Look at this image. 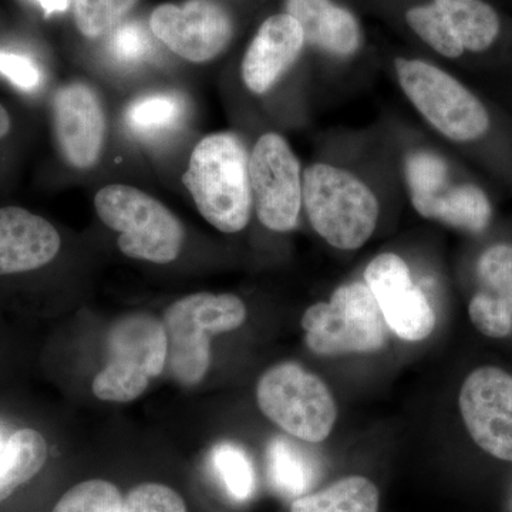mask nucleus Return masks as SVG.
Here are the masks:
<instances>
[{
    "instance_id": "nucleus-1",
    "label": "nucleus",
    "mask_w": 512,
    "mask_h": 512,
    "mask_svg": "<svg viewBox=\"0 0 512 512\" xmlns=\"http://www.w3.org/2000/svg\"><path fill=\"white\" fill-rule=\"evenodd\" d=\"M183 184L202 217L225 234H237L251 220L249 156L237 134H210L195 146Z\"/></svg>"
},
{
    "instance_id": "nucleus-2",
    "label": "nucleus",
    "mask_w": 512,
    "mask_h": 512,
    "mask_svg": "<svg viewBox=\"0 0 512 512\" xmlns=\"http://www.w3.org/2000/svg\"><path fill=\"white\" fill-rule=\"evenodd\" d=\"M247 306L232 293L201 292L185 296L165 309L167 367L184 386L204 379L211 365V338L241 328Z\"/></svg>"
},
{
    "instance_id": "nucleus-3",
    "label": "nucleus",
    "mask_w": 512,
    "mask_h": 512,
    "mask_svg": "<svg viewBox=\"0 0 512 512\" xmlns=\"http://www.w3.org/2000/svg\"><path fill=\"white\" fill-rule=\"evenodd\" d=\"M302 205L313 229L345 251L363 247L375 232L379 201L363 181L328 164L303 171Z\"/></svg>"
},
{
    "instance_id": "nucleus-4",
    "label": "nucleus",
    "mask_w": 512,
    "mask_h": 512,
    "mask_svg": "<svg viewBox=\"0 0 512 512\" xmlns=\"http://www.w3.org/2000/svg\"><path fill=\"white\" fill-rule=\"evenodd\" d=\"M97 215L119 232L120 251L128 258L170 264L181 254L184 227L180 220L147 192L111 184L94 198Z\"/></svg>"
},
{
    "instance_id": "nucleus-5",
    "label": "nucleus",
    "mask_w": 512,
    "mask_h": 512,
    "mask_svg": "<svg viewBox=\"0 0 512 512\" xmlns=\"http://www.w3.org/2000/svg\"><path fill=\"white\" fill-rule=\"evenodd\" d=\"M107 350L109 363L93 380L94 396L103 402H133L167 365L163 320L148 313L117 319L107 333Z\"/></svg>"
},
{
    "instance_id": "nucleus-6",
    "label": "nucleus",
    "mask_w": 512,
    "mask_h": 512,
    "mask_svg": "<svg viewBox=\"0 0 512 512\" xmlns=\"http://www.w3.org/2000/svg\"><path fill=\"white\" fill-rule=\"evenodd\" d=\"M259 409L285 433L318 444L332 433L338 406L320 377L293 362L266 370L256 387Z\"/></svg>"
},
{
    "instance_id": "nucleus-7",
    "label": "nucleus",
    "mask_w": 512,
    "mask_h": 512,
    "mask_svg": "<svg viewBox=\"0 0 512 512\" xmlns=\"http://www.w3.org/2000/svg\"><path fill=\"white\" fill-rule=\"evenodd\" d=\"M305 342L319 356L377 352L386 345V322L369 286H339L329 302H319L302 316Z\"/></svg>"
},
{
    "instance_id": "nucleus-8",
    "label": "nucleus",
    "mask_w": 512,
    "mask_h": 512,
    "mask_svg": "<svg viewBox=\"0 0 512 512\" xmlns=\"http://www.w3.org/2000/svg\"><path fill=\"white\" fill-rule=\"evenodd\" d=\"M403 92L431 126L450 140H477L490 117L480 100L450 74L423 60H394Z\"/></svg>"
},
{
    "instance_id": "nucleus-9",
    "label": "nucleus",
    "mask_w": 512,
    "mask_h": 512,
    "mask_svg": "<svg viewBox=\"0 0 512 512\" xmlns=\"http://www.w3.org/2000/svg\"><path fill=\"white\" fill-rule=\"evenodd\" d=\"M249 183L258 220L275 232L296 227L302 208L301 165L279 134L256 141L249 157Z\"/></svg>"
},
{
    "instance_id": "nucleus-10",
    "label": "nucleus",
    "mask_w": 512,
    "mask_h": 512,
    "mask_svg": "<svg viewBox=\"0 0 512 512\" xmlns=\"http://www.w3.org/2000/svg\"><path fill=\"white\" fill-rule=\"evenodd\" d=\"M458 406L474 443L512 463V375L500 367H478L464 380Z\"/></svg>"
},
{
    "instance_id": "nucleus-11",
    "label": "nucleus",
    "mask_w": 512,
    "mask_h": 512,
    "mask_svg": "<svg viewBox=\"0 0 512 512\" xmlns=\"http://www.w3.org/2000/svg\"><path fill=\"white\" fill-rule=\"evenodd\" d=\"M150 28L175 55L192 63L210 62L220 56L234 33L231 16L214 0L158 6L151 13Z\"/></svg>"
},
{
    "instance_id": "nucleus-12",
    "label": "nucleus",
    "mask_w": 512,
    "mask_h": 512,
    "mask_svg": "<svg viewBox=\"0 0 512 512\" xmlns=\"http://www.w3.org/2000/svg\"><path fill=\"white\" fill-rule=\"evenodd\" d=\"M365 281L384 322L400 339L420 342L429 338L436 328V312L399 255L376 256L367 265Z\"/></svg>"
},
{
    "instance_id": "nucleus-13",
    "label": "nucleus",
    "mask_w": 512,
    "mask_h": 512,
    "mask_svg": "<svg viewBox=\"0 0 512 512\" xmlns=\"http://www.w3.org/2000/svg\"><path fill=\"white\" fill-rule=\"evenodd\" d=\"M53 127L64 160L79 170L100 160L106 137V114L100 97L84 83H70L53 100Z\"/></svg>"
},
{
    "instance_id": "nucleus-14",
    "label": "nucleus",
    "mask_w": 512,
    "mask_h": 512,
    "mask_svg": "<svg viewBox=\"0 0 512 512\" xmlns=\"http://www.w3.org/2000/svg\"><path fill=\"white\" fill-rule=\"evenodd\" d=\"M305 36L301 25L288 13L262 23L242 62V79L252 93L265 94L296 62Z\"/></svg>"
},
{
    "instance_id": "nucleus-15",
    "label": "nucleus",
    "mask_w": 512,
    "mask_h": 512,
    "mask_svg": "<svg viewBox=\"0 0 512 512\" xmlns=\"http://www.w3.org/2000/svg\"><path fill=\"white\" fill-rule=\"evenodd\" d=\"M60 245L59 232L45 218L19 207L0 208V275L42 268Z\"/></svg>"
},
{
    "instance_id": "nucleus-16",
    "label": "nucleus",
    "mask_w": 512,
    "mask_h": 512,
    "mask_svg": "<svg viewBox=\"0 0 512 512\" xmlns=\"http://www.w3.org/2000/svg\"><path fill=\"white\" fill-rule=\"evenodd\" d=\"M286 12L301 25L305 40L326 52L349 56L359 47L356 19L330 0H286Z\"/></svg>"
},
{
    "instance_id": "nucleus-17",
    "label": "nucleus",
    "mask_w": 512,
    "mask_h": 512,
    "mask_svg": "<svg viewBox=\"0 0 512 512\" xmlns=\"http://www.w3.org/2000/svg\"><path fill=\"white\" fill-rule=\"evenodd\" d=\"M412 202L421 217L441 221L451 227L481 232L490 224V201L476 185H457L439 194L412 197Z\"/></svg>"
},
{
    "instance_id": "nucleus-18",
    "label": "nucleus",
    "mask_w": 512,
    "mask_h": 512,
    "mask_svg": "<svg viewBox=\"0 0 512 512\" xmlns=\"http://www.w3.org/2000/svg\"><path fill=\"white\" fill-rule=\"evenodd\" d=\"M47 460V443L39 431L8 433L0 424V503L39 474Z\"/></svg>"
},
{
    "instance_id": "nucleus-19",
    "label": "nucleus",
    "mask_w": 512,
    "mask_h": 512,
    "mask_svg": "<svg viewBox=\"0 0 512 512\" xmlns=\"http://www.w3.org/2000/svg\"><path fill=\"white\" fill-rule=\"evenodd\" d=\"M268 474L272 487L285 497L308 494L319 476L315 458L288 437L278 436L269 443Z\"/></svg>"
},
{
    "instance_id": "nucleus-20",
    "label": "nucleus",
    "mask_w": 512,
    "mask_h": 512,
    "mask_svg": "<svg viewBox=\"0 0 512 512\" xmlns=\"http://www.w3.org/2000/svg\"><path fill=\"white\" fill-rule=\"evenodd\" d=\"M185 111V101L180 94H146L128 104L124 113V123L137 137L158 140L180 128Z\"/></svg>"
},
{
    "instance_id": "nucleus-21",
    "label": "nucleus",
    "mask_w": 512,
    "mask_h": 512,
    "mask_svg": "<svg viewBox=\"0 0 512 512\" xmlns=\"http://www.w3.org/2000/svg\"><path fill=\"white\" fill-rule=\"evenodd\" d=\"M379 490L362 476L336 481L318 493L293 500L291 512H377Z\"/></svg>"
},
{
    "instance_id": "nucleus-22",
    "label": "nucleus",
    "mask_w": 512,
    "mask_h": 512,
    "mask_svg": "<svg viewBox=\"0 0 512 512\" xmlns=\"http://www.w3.org/2000/svg\"><path fill=\"white\" fill-rule=\"evenodd\" d=\"M451 26L464 50L483 52L493 45L500 32V19L483 0H434Z\"/></svg>"
},
{
    "instance_id": "nucleus-23",
    "label": "nucleus",
    "mask_w": 512,
    "mask_h": 512,
    "mask_svg": "<svg viewBox=\"0 0 512 512\" xmlns=\"http://www.w3.org/2000/svg\"><path fill=\"white\" fill-rule=\"evenodd\" d=\"M211 463L232 500L244 503L255 491V471L247 451L238 444H217L212 448Z\"/></svg>"
},
{
    "instance_id": "nucleus-24",
    "label": "nucleus",
    "mask_w": 512,
    "mask_h": 512,
    "mask_svg": "<svg viewBox=\"0 0 512 512\" xmlns=\"http://www.w3.org/2000/svg\"><path fill=\"white\" fill-rule=\"evenodd\" d=\"M407 23L440 55L456 59L463 55L464 47L461 45L446 13L437 5L417 6L410 9L406 15Z\"/></svg>"
},
{
    "instance_id": "nucleus-25",
    "label": "nucleus",
    "mask_w": 512,
    "mask_h": 512,
    "mask_svg": "<svg viewBox=\"0 0 512 512\" xmlns=\"http://www.w3.org/2000/svg\"><path fill=\"white\" fill-rule=\"evenodd\" d=\"M138 0H74L77 29L89 39L113 32Z\"/></svg>"
},
{
    "instance_id": "nucleus-26",
    "label": "nucleus",
    "mask_w": 512,
    "mask_h": 512,
    "mask_svg": "<svg viewBox=\"0 0 512 512\" xmlns=\"http://www.w3.org/2000/svg\"><path fill=\"white\" fill-rule=\"evenodd\" d=\"M123 500L119 488L109 481H83L70 488L52 512H120Z\"/></svg>"
},
{
    "instance_id": "nucleus-27",
    "label": "nucleus",
    "mask_w": 512,
    "mask_h": 512,
    "mask_svg": "<svg viewBox=\"0 0 512 512\" xmlns=\"http://www.w3.org/2000/svg\"><path fill=\"white\" fill-rule=\"evenodd\" d=\"M477 274L485 293L512 312V245L488 248L478 259Z\"/></svg>"
},
{
    "instance_id": "nucleus-28",
    "label": "nucleus",
    "mask_w": 512,
    "mask_h": 512,
    "mask_svg": "<svg viewBox=\"0 0 512 512\" xmlns=\"http://www.w3.org/2000/svg\"><path fill=\"white\" fill-rule=\"evenodd\" d=\"M406 180L412 197L439 194L446 185L447 165L436 154L416 151L407 158Z\"/></svg>"
},
{
    "instance_id": "nucleus-29",
    "label": "nucleus",
    "mask_w": 512,
    "mask_h": 512,
    "mask_svg": "<svg viewBox=\"0 0 512 512\" xmlns=\"http://www.w3.org/2000/svg\"><path fill=\"white\" fill-rule=\"evenodd\" d=\"M120 512H188L173 488L157 483L137 485L124 497Z\"/></svg>"
},
{
    "instance_id": "nucleus-30",
    "label": "nucleus",
    "mask_w": 512,
    "mask_h": 512,
    "mask_svg": "<svg viewBox=\"0 0 512 512\" xmlns=\"http://www.w3.org/2000/svg\"><path fill=\"white\" fill-rule=\"evenodd\" d=\"M471 322L488 338L503 339L512 332V312L493 296L483 291L471 299L468 306Z\"/></svg>"
},
{
    "instance_id": "nucleus-31",
    "label": "nucleus",
    "mask_w": 512,
    "mask_h": 512,
    "mask_svg": "<svg viewBox=\"0 0 512 512\" xmlns=\"http://www.w3.org/2000/svg\"><path fill=\"white\" fill-rule=\"evenodd\" d=\"M151 43L147 30L140 23L130 22L119 25L111 32L109 49L117 62L134 64L150 55Z\"/></svg>"
},
{
    "instance_id": "nucleus-32",
    "label": "nucleus",
    "mask_w": 512,
    "mask_h": 512,
    "mask_svg": "<svg viewBox=\"0 0 512 512\" xmlns=\"http://www.w3.org/2000/svg\"><path fill=\"white\" fill-rule=\"evenodd\" d=\"M0 74L20 89L33 90L39 86L40 72L29 57L0 52Z\"/></svg>"
},
{
    "instance_id": "nucleus-33",
    "label": "nucleus",
    "mask_w": 512,
    "mask_h": 512,
    "mask_svg": "<svg viewBox=\"0 0 512 512\" xmlns=\"http://www.w3.org/2000/svg\"><path fill=\"white\" fill-rule=\"evenodd\" d=\"M36 2H39V5L45 10L46 15L64 12L70 5V0H36Z\"/></svg>"
},
{
    "instance_id": "nucleus-34",
    "label": "nucleus",
    "mask_w": 512,
    "mask_h": 512,
    "mask_svg": "<svg viewBox=\"0 0 512 512\" xmlns=\"http://www.w3.org/2000/svg\"><path fill=\"white\" fill-rule=\"evenodd\" d=\"M10 131V117L8 110L0 104V138L8 136Z\"/></svg>"
}]
</instances>
